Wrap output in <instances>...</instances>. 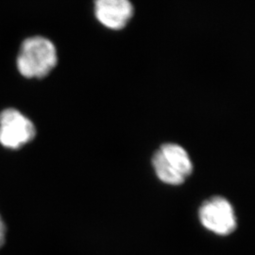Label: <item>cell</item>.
I'll use <instances>...</instances> for the list:
<instances>
[{
  "label": "cell",
  "instance_id": "1",
  "mask_svg": "<svg viewBox=\"0 0 255 255\" xmlns=\"http://www.w3.org/2000/svg\"><path fill=\"white\" fill-rule=\"evenodd\" d=\"M58 64L54 44L46 37L32 36L23 41L16 65L19 73L27 79H42Z\"/></svg>",
  "mask_w": 255,
  "mask_h": 255
},
{
  "label": "cell",
  "instance_id": "2",
  "mask_svg": "<svg viewBox=\"0 0 255 255\" xmlns=\"http://www.w3.org/2000/svg\"><path fill=\"white\" fill-rule=\"evenodd\" d=\"M155 174L161 182L180 185L193 172V164L187 151L177 144L168 143L160 146L152 158Z\"/></svg>",
  "mask_w": 255,
  "mask_h": 255
},
{
  "label": "cell",
  "instance_id": "3",
  "mask_svg": "<svg viewBox=\"0 0 255 255\" xmlns=\"http://www.w3.org/2000/svg\"><path fill=\"white\" fill-rule=\"evenodd\" d=\"M199 219L204 228L221 237L231 235L237 228L234 207L222 197H214L204 201L199 210Z\"/></svg>",
  "mask_w": 255,
  "mask_h": 255
},
{
  "label": "cell",
  "instance_id": "4",
  "mask_svg": "<svg viewBox=\"0 0 255 255\" xmlns=\"http://www.w3.org/2000/svg\"><path fill=\"white\" fill-rule=\"evenodd\" d=\"M35 135L34 124L17 110L6 109L0 114V144L4 147L17 149Z\"/></svg>",
  "mask_w": 255,
  "mask_h": 255
},
{
  "label": "cell",
  "instance_id": "5",
  "mask_svg": "<svg viewBox=\"0 0 255 255\" xmlns=\"http://www.w3.org/2000/svg\"><path fill=\"white\" fill-rule=\"evenodd\" d=\"M94 13L103 27L120 30L132 18L134 7L130 0H94Z\"/></svg>",
  "mask_w": 255,
  "mask_h": 255
},
{
  "label": "cell",
  "instance_id": "6",
  "mask_svg": "<svg viewBox=\"0 0 255 255\" xmlns=\"http://www.w3.org/2000/svg\"><path fill=\"white\" fill-rule=\"evenodd\" d=\"M6 239V226L0 216V248L4 245Z\"/></svg>",
  "mask_w": 255,
  "mask_h": 255
}]
</instances>
